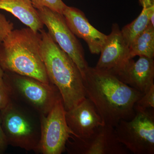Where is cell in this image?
I'll return each mask as SVG.
<instances>
[{"instance_id": "cell-2", "label": "cell", "mask_w": 154, "mask_h": 154, "mask_svg": "<svg viewBox=\"0 0 154 154\" xmlns=\"http://www.w3.org/2000/svg\"><path fill=\"white\" fill-rule=\"evenodd\" d=\"M40 55L48 79L59 91L66 111L85 99L82 75L71 58L54 41L48 32L41 30Z\"/></svg>"}, {"instance_id": "cell-8", "label": "cell", "mask_w": 154, "mask_h": 154, "mask_svg": "<svg viewBox=\"0 0 154 154\" xmlns=\"http://www.w3.org/2000/svg\"><path fill=\"white\" fill-rule=\"evenodd\" d=\"M54 41L76 65L82 77L88 69V62L82 44L67 25L62 14L45 7L36 9Z\"/></svg>"}, {"instance_id": "cell-15", "label": "cell", "mask_w": 154, "mask_h": 154, "mask_svg": "<svg viewBox=\"0 0 154 154\" xmlns=\"http://www.w3.org/2000/svg\"><path fill=\"white\" fill-rule=\"evenodd\" d=\"M153 14L154 6L147 8H143L139 16L121 29L122 34L128 47L135 39L151 24V18Z\"/></svg>"}, {"instance_id": "cell-16", "label": "cell", "mask_w": 154, "mask_h": 154, "mask_svg": "<svg viewBox=\"0 0 154 154\" xmlns=\"http://www.w3.org/2000/svg\"><path fill=\"white\" fill-rule=\"evenodd\" d=\"M129 48L131 58L137 56L154 58V26L150 24L133 42Z\"/></svg>"}, {"instance_id": "cell-17", "label": "cell", "mask_w": 154, "mask_h": 154, "mask_svg": "<svg viewBox=\"0 0 154 154\" xmlns=\"http://www.w3.org/2000/svg\"><path fill=\"white\" fill-rule=\"evenodd\" d=\"M134 110L136 113L154 112V84L134 104Z\"/></svg>"}, {"instance_id": "cell-13", "label": "cell", "mask_w": 154, "mask_h": 154, "mask_svg": "<svg viewBox=\"0 0 154 154\" xmlns=\"http://www.w3.org/2000/svg\"><path fill=\"white\" fill-rule=\"evenodd\" d=\"M66 120L74 136L83 138L104 125L96 107L87 97L78 105L66 111Z\"/></svg>"}, {"instance_id": "cell-9", "label": "cell", "mask_w": 154, "mask_h": 154, "mask_svg": "<svg viewBox=\"0 0 154 154\" xmlns=\"http://www.w3.org/2000/svg\"><path fill=\"white\" fill-rule=\"evenodd\" d=\"M66 150L71 154H128V150L119 142L114 127L107 125L98 127L88 136H73L67 142Z\"/></svg>"}, {"instance_id": "cell-20", "label": "cell", "mask_w": 154, "mask_h": 154, "mask_svg": "<svg viewBox=\"0 0 154 154\" xmlns=\"http://www.w3.org/2000/svg\"><path fill=\"white\" fill-rule=\"evenodd\" d=\"M11 99L10 92L3 79L0 81V110L6 107Z\"/></svg>"}, {"instance_id": "cell-1", "label": "cell", "mask_w": 154, "mask_h": 154, "mask_svg": "<svg viewBox=\"0 0 154 154\" xmlns=\"http://www.w3.org/2000/svg\"><path fill=\"white\" fill-rule=\"evenodd\" d=\"M83 79L86 97L93 103L104 124L115 127L121 120L134 117L135 103L143 94L95 67H88Z\"/></svg>"}, {"instance_id": "cell-12", "label": "cell", "mask_w": 154, "mask_h": 154, "mask_svg": "<svg viewBox=\"0 0 154 154\" xmlns=\"http://www.w3.org/2000/svg\"><path fill=\"white\" fill-rule=\"evenodd\" d=\"M100 53L101 55L95 67L110 73L115 71L131 59L129 47L116 23L112 25L111 32L107 35Z\"/></svg>"}, {"instance_id": "cell-5", "label": "cell", "mask_w": 154, "mask_h": 154, "mask_svg": "<svg viewBox=\"0 0 154 154\" xmlns=\"http://www.w3.org/2000/svg\"><path fill=\"white\" fill-rule=\"evenodd\" d=\"M0 112L2 127L8 145L36 151L40 139V125L12 98Z\"/></svg>"}, {"instance_id": "cell-10", "label": "cell", "mask_w": 154, "mask_h": 154, "mask_svg": "<svg viewBox=\"0 0 154 154\" xmlns=\"http://www.w3.org/2000/svg\"><path fill=\"white\" fill-rule=\"evenodd\" d=\"M139 57L136 61L130 59L110 73L125 85L143 94L154 84V60L153 58Z\"/></svg>"}, {"instance_id": "cell-7", "label": "cell", "mask_w": 154, "mask_h": 154, "mask_svg": "<svg viewBox=\"0 0 154 154\" xmlns=\"http://www.w3.org/2000/svg\"><path fill=\"white\" fill-rule=\"evenodd\" d=\"M62 98L58 99L47 115H40V136L36 152L42 154H61L73 134L67 124Z\"/></svg>"}, {"instance_id": "cell-6", "label": "cell", "mask_w": 154, "mask_h": 154, "mask_svg": "<svg viewBox=\"0 0 154 154\" xmlns=\"http://www.w3.org/2000/svg\"><path fill=\"white\" fill-rule=\"evenodd\" d=\"M120 143L134 154H154V112H137L129 120H121L114 127Z\"/></svg>"}, {"instance_id": "cell-18", "label": "cell", "mask_w": 154, "mask_h": 154, "mask_svg": "<svg viewBox=\"0 0 154 154\" xmlns=\"http://www.w3.org/2000/svg\"><path fill=\"white\" fill-rule=\"evenodd\" d=\"M36 9L45 7L59 14H62L66 5L62 0H30Z\"/></svg>"}, {"instance_id": "cell-11", "label": "cell", "mask_w": 154, "mask_h": 154, "mask_svg": "<svg viewBox=\"0 0 154 154\" xmlns=\"http://www.w3.org/2000/svg\"><path fill=\"white\" fill-rule=\"evenodd\" d=\"M62 15L72 32L85 42L91 53L100 54L107 35L93 27L85 14L79 9L66 5Z\"/></svg>"}, {"instance_id": "cell-22", "label": "cell", "mask_w": 154, "mask_h": 154, "mask_svg": "<svg viewBox=\"0 0 154 154\" xmlns=\"http://www.w3.org/2000/svg\"><path fill=\"white\" fill-rule=\"evenodd\" d=\"M139 2L143 8H147L154 6V0H139Z\"/></svg>"}, {"instance_id": "cell-19", "label": "cell", "mask_w": 154, "mask_h": 154, "mask_svg": "<svg viewBox=\"0 0 154 154\" xmlns=\"http://www.w3.org/2000/svg\"><path fill=\"white\" fill-rule=\"evenodd\" d=\"M14 29V23L0 13V44Z\"/></svg>"}, {"instance_id": "cell-14", "label": "cell", "mask_w": 154, "mask_h": 154, "mask_svg": "<svg viewBox=\"0 0 154 154\" xmlns=\"http://www.w3.org/2000/svg\"><path fill=\"white\" fill-rule=\"evenodd\" d=\"M0 10L11 13L34 32H39L44 28L30 0H0Z\"/></svg>"}, {"instance_id": "cell-23", "label": "cell", "mask_w": 154, "mask_h": 154, "mask_svg": "<svg viewBox=\"0 0 154 154\" xmlns=\"http://www.w3.org/2000/svg\"><path fill=\"white\" fill-rule=\"evenodd\" d=\"M5 72L3 70V69L0 66V81H2L3 79Z\"/></svg>"}, {"instance_id": "cell-3", "label": "cell", "mask_w": 154, "mask_h": 154, "mask_svg": "<svg viewBox=\"0 0 154 154\" xmlns=\"http://www.w3.org/2000/svg\"><path fill=\"white\" fill-rule=\"evenodd\" d=\"M40 33L30 28L13 30L0 44V66L5 72L50 84L40 55Z\"/></svg>"}, {"instance_id": "cell-21", "label": "cell", "mask_w": 154, "mask_h": 154, "mask_svg": "<svg viewBox=\"0 0 154 154\" xmlns=\"http://www.w3.org/2000/svg\"><path fill=\"white\" fill-rule=\"evenodd\" d=\"M8 142L4 131L2 125V118L0 112V154L4 153L8 148Z\"/></svg>"}, {"instance_id": "cell-4", "label": "cell", "mask_w": 154, "mask_h": 154, "mask_svg": "<svg viewBox=\"0 0 154 154\" xmlns=\"http://www.w3.org/2000/svg\"><path fill=\"white\" fill-rule=\"evenodd\" d=\"M3 80L11 98L17 97L40 115H46L58 99L62 98L57 88L31 77L5 72Z\"/></svg>"}]
</instances>
